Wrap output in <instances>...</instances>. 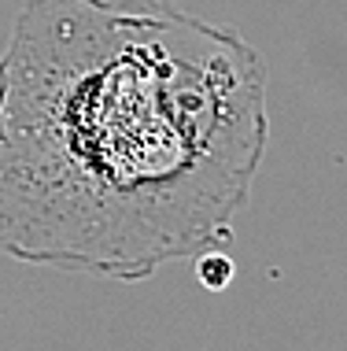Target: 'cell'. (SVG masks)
Instances as JSON below:
<instances>
[{
    "label": "cell",
    "instance_id": "obj_1",
    "mask_svg": "<svg viewBox=\"0 0 347 351\" xmlns=\"http://www.w3.org/2000/svg\"><path fill=\"white\" fill-rule=\"evenodd\" d=\"M266 67L170 0H26L0 52V252L144 281L229 241Z\"/></svg>",
    "mask_w": 347,
    "mask_h": 351
},
{
    "label": "cell",
    "instance_id": "obj_2",
    "mask_svg": "<svg viewBox=\"0 0 347 351\" xmlns=\"http://www.w3.org/2000/svg\"><path fill=\"white\" fill-rule=\"evenodd\" d=\"M233 259L229 255H222V252H200V259H196V278H200L203 289H211V292H222L226 285L233 281Z\"/></svg>",
    "mask_w": 347,
    "mask_h": 351
}]
</instances>
